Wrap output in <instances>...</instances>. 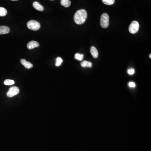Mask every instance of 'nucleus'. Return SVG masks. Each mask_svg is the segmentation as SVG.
<instances>
[{"instance_id":"nucleus-1","label":"nucleus","mask_w":151,"mask_h":151,"mask_svg":"<svg viewBox=\"0 0 151 151\" xmlns=\"http://www.w3.org/2000/svg\"><path fill=\"white\" fill-rule=\"evenodd\" d=\"M87 16V11L84 9H81L76 12L74 16V20L77 25H82L84 23Z\"/></svg>"},{"instance_id":"nucleus-2","label":"nucleus","mask_w":151,"mask_h":151,"mask_svg":"<svg viewBox=\"0 0 151 151\" xmlns=\"http://www.w3.org/2000/svg\"><path fill=\"white\" fill-rule=\"evenodd\" d=\"M100 25L103 28H107L109 25V16L107 13H104L101 16Z\"/></svg>"},{"instance_id":"nucleus-3","label":"nucleus","mask_w":151,"mask_h":151,"mask_svg":"<svg viewBox=\"0 0 151 151\" xmlns=\"http://www.w3.org/2000/svg\"><path fill=\"white\" fill-rule=\"evenodd\" d=\"M27 27L30 30L33 31H37L40 28V25L36 21L31 20L27 23Z\"/></svg>"},{"instance_id":"nucleus-4","label":"nucleus","mask_w":151,"mask_h":151,"mask_svg":"<svg viewBox=\"0 0 151 151\" xmlns=\"http://www.w3.org/2000/svg\"><path fill=\"white\" fill-rule=\"evenodd\" d=\"M139 28V23L136 21H134L131 23L129 27V31L131 34H135L138 32Z\"/></svg>"},{"instance_id":"nucleus-5","label":"nucleus","mask_w":151,"mask_h":151,"mask_svg":"<svg viewBox=\"0 0 151 151\" xmlns=\"http://www.w3.org/2000/svg\"><path fill=\"white\" fill-rule=\"evenodd\" d=\"M20 92L19 88L17 87H13L9 89L7 93V96L9 97H12L15 96Z\"/></svg>"},{"instance_id":"nucleus-6","label":"nucleus","mask_w":151,"mask_h":151,"mask_svg":"<svg viewBox=\"0 0 151 151\" xmlns=\"http://www.w3.org/2000/svg\"><path fill=\"white\" fill-rule=\"evenodd\" d=\"M39 46V44L37 42L35 41H31L28 43L27 47L29 50H32Z\"/></svg>"},{"instance_id":"nucleus-7","label":"nucleus","mask_w":151,"mask_h":151,"mask_svg":"<svg viewBox=\"0 0 151 151\" xmlns=\"http://www.w3.org/2000/svg\"><path fill=\"white\" fill-rule=\"evenodd\" d=\"M21 63H22V64L26 68H27V69H30L32 68L33 65L32 63H31L30 62L27 61L25 59H22L21 60Z\"/></svg>"},{"instance_id":"nucleus-8","label":"nucleus","mask_w":151,"mask_h":151,"mask_svg":"<svg viewBox=\"0 0 151 151\" xmlns=\"http://www.w3.org/2000/svg\"><path fill=\"white\" fill-rule=\"evenodd\" d=\"M10 29L6 26H0V35L8 34L10 32Z\"/></svg>"},{"instance_id":"nucleus-9","label":"nucleus","mask_w":151,"mask_h":151,"mask_svg":"<svg viewBox=\"0 0 151 151\" xmlns=\"http://www.w3.org/2000/svg\"><path fill=\"white\" fill-rule=\"evenodd\" d=\"M33 6L35 9H36V10L39 11H42L44 10V8L43 6L41 5L39 2H37V1L34 2L33 3Z\"/></svg>"},{"instance_id":"nucleus-10","label":"nucleus","mask_w":151,"mask_h":151,"mask_svg":"<svg viewBox=\"0 0 151 151\" xmlns=\"http://www.w3.org/2000/svg\"><path fill=\"white\" fill-rule=\"evenodd\" d=\"M90 53L94 58H96L98 57V52L97 49H96L95 47L94 46L91 47V49H90Z\"/></svg>"},{"instance_id":"nucleus-11","label":"nucleus","mask_w":151,"mask_h":151,"mask_svg":"<svg viewBox=\"0 0 151 151\" xmlns=\"http://www.w3.org/2000/svg\"><path fill=\"white\" fill-rule=\"evenodd\" d=\"M60 4L65 7L68 8L70 6L71 2L70 0H61Z\"/></svg>"},{"instance_id":"nucleus-12","label":"nucleus","mask_w":151,"mask_h":151,"mask_svg":"<svg viewBox=\"0 0 151 151\" xmlns=\"http://www.w3.org/2000/svg\"><path fill=\"white\" fill-rule=\"evenodd\" d=\"M81 65L82 67H87L91 68L92 66V63L90 62H89V61H86V60H84V61H83L81 63Z\"/></svg>"},{"instance_id":"nucleus-13","label":"nucleus","mask_w":151,"mask_h":151,"mask_svg":"<svg viewBox=\"0 0 151 151\" xmlns=\"http://www.w3.org/2000/svg\"><path fill=\"white\" fill-rule=\"evenodd\" d=\"M7 13V11L6 8L0 7V16H5Z\"/></svg>"},{"instance_id":"nucleus-14","label":"nucleus","mask_w":151,"mask_h":151,"mask_svg":"<svg viewBox=\"0 0 151 151\" xmlns=\"http://www.w3.org/2000/svg\"><path fill=\"white\" fill-rule=\"evenodd\" d=\"M102 2L107 5H111L114 3L115 0H102Z\"/></svg>"},{"instance_id":"nucleus-15","label":"nucleus","mask_w":151,"mask_h":151,"mask_svg":"<svg viewBox=\"0 0 151 151\" xmlns=\"http://www.w3.org/2000/svg\"><path fill=\"white\" fill-rule=\"evenodd\" d=\"M15 83V81L13 80L6 79L4 81V84L6 85H11Z\"/></svg>"},{"instance_id":"nucleus-16","label":"nucleus","mask_w":151,"mask_h":151,"mask_svg":"<svg viewBox=\"0 0 151 151\" xmlns=\"http://www.w3.org/2000/svg\"><path fill=\"white\" fill-rule=\"evenodd\" d=\"M83 58H84V55L83 54L76 53L75 55V58L76 59L78 60H80V61L82 60Z\"/></svg>"},{"instance_id":"nucleus-17","label":"nucleus","mask_w":151,"mask_h":151,"mask_svg":"<svg viewBox=\"0 0 151 151\" xmlns=\"http://www.w3.org/2000/svg\"><path fill=\"white\" fill-rule=\"evenodd\" d=\"M63 61V60L61 58L58 57L57 58H56L55 65L56 67H59L61 64V63H62Z\"/></svg>"},{"instance_id":"nucleus-18","label":"nucleus","mask_w":151,"mask_h":151,"mask_svg":"<svg viewBox=\"0 0 151 151\" xmlns=\"http://www.w3.org/2000/svg\"><path fill=\"white\" fill-rule=\"evenodd\" d=\"M135 72V70L133 68L130 69L128 70V74L129 75H133Z\"/></svg>"},{"instance_id":"nucleus-19","label":"nucleus","mask_w":151,"mask_h":151,"mask_svg":"<svg viewBox=\"0 0 151 151\" xmlns=\"http://www.w3.org/2000/svg\"><path fill=\"white\" fill-rule=\"evenodd\" d=\"M129 86L131 88H134L136 87V84L134 82H130L129 83Z\"/></svg>"},{"instance_id":"nucleus-20","label":"nucleus","mask_w":151,"mask_h":151,"mask_svg":"<svg viewBox=\"0 0 151 151\" xmlns=\"http://www.w3.org/2000/svg\"><path fill=\"white\" fill-rule=\"evenodd\" d=\"M11 1H18V0H11Z\"/></svg>"},{"instance_id":"nucleus-21","label":"nucleus","mask_w":151,"mask_h":151,"mask_svg":"<svg viewBox=\"0 0 151 151\" xmlns=\"http://www.w3.org/2000/svg\"><path fill=\"white\" fill-rule=\"evenodd\" d=\"M151 54H150V55H149V57H150V58H151Z\"/></svg>"},{"instance_id":"nucleus-22","label":"nucleus","mask_w":151,"mask_h":151,"mask_svg":"<svg viewBox=\"0 0 151 151\" xmlns=\"http://www.w3.org/2000/svg\"><path fill=\"white\" fill-rule=\"evenodd\" d=\"M50 1H53V0H50Z\"/></svg>"}]
</instances>
